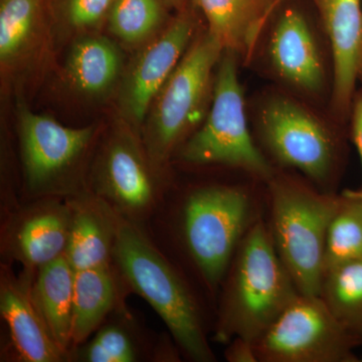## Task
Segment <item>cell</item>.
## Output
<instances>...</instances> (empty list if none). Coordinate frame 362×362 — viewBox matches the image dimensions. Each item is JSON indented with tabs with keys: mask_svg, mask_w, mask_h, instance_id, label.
Segmentation results:
<instances>
[{
	"mask_svg": "<svg viewBox=\"0 0 362 362\" xmlns=\"http://www.w3.org/2000/svg\"><path fill=\"white\" fill-rule=\"evenodd\" d=\"M78 357L86 362H133L137 359V350L125 330L107 325L83 347Z\"/></svg>",
	"mask_w": 362,
	"mask_h": 362,
	"instance_id": "cell-26",
	"label": "cell"
},
{
	"mask_svg": "<svg viewBox=\"0 0 362 362\" xmlns=\"http://www.w3.org/2000/svg\"><path fill=\"white\" fill-rule=\"evenodd\" d=\"M268 54L272 68L287 84L307 94L323 90L325 73L320 51L310 25L297 9H287L279 18Z\"/></svg>",
	"mask_w": 362,
	"mask_h": 362,
	"instance_id": "cell-13",
	"label": "cell"
},
{
	"mask_svg": "<svg viewBox=\"0 0 362 362\" xmlns=\"http://www.w3.org/2000/svg\"><path fill=\"white\" fill-rule=\"evenodd\" d=\"M122 71L123 57L118 45L96 33L78 37L66 59V80L85 96L101 97L110 92Z\"/></svg>",
	"mask_w": 362,
	"mask_h": 362,
	"instance_id": "cell-18",
	"label": "cell"
},
{
	"mask_svg": "<svg viewBox=\"0 0 362 362\" xmlns=\"http://www.w3.org/2000/svg\"><path fill=\"white\" fill-rule=\"evenodd\" d=\"M358 259H362V199L356 190H345L328 228L324 272Z\"/></svg>",
	"mask_w": 362,
	"mask_h": 362,
	"instance_id": "cell-24",
	"label": "cell"
},
{
	"mask_svg": "<svg viewBox=\"0 0 362 362\" xmlns=\"http://www.w3.org/2000/svg\"><path fill=\"white\" fill-rule=\"evenodd\" d=\"M361 344L320 296L301 293L254 342L261 362H359L354 349Z\"/></svg>",
	"mask_w": 362,
	"mask_h": 362,
	"instance_id": "cell-7",
	"label": "cell"
},
{
	"mask_svg": "<svg viewBox=\"0 0 362 362\" xmlns=\"http://www.w3.org/2000/svg\"><path fill=\"white\" fill-rule=\"evenodd\" d=\"M168 6L176 7L178 9H182L185 7V0H164Z\"/></svg>",
	"mask_w": 362,
	"mask_h": 362,
	"instance_id": "cell-29",
	"label": "cell"
},
{
	"mask_svg": "<svg viewBox=\"0 0 362 362\" xmlns=\"http://www.w3.org/2000/svg\"><path fill=\"white\" fill-rule=\"evenodd\" d=\"M230 270L216 339L255 342L299 294L261 220L240 240Z\"/></svg>",
	"mask_w": 362,
	"mask_h": 362,
	"instance_id": "cell-1",
	"label": "cell"
},
{
	"mask_svg": "<svg viewBox=\"0 0 362 362\" xmlns=\"http://www.w3.org/2000/svg\"><path fill=\"white\" fill-rule=\"evenodd\" d=\"M113 259L128 284L160 316L185 354L195 361L214 356L189 290L133 221L119 214Z\"/></svg>",
	"mask_w": 362,
	"mask_h": 362,
	"instance_id": "cell-2",
	"label": "cell"
},
{
	"mask_svg": "<svg viewBox=\"0 0 362 362\" xmlns=\"http://www.w3.org/2000/svg\"><path fill=\"white\" fill-rule=\"evenodd\" d=\"M350 121H351L352 141L356 145L362 163V90L356 92V96H354L351 113H350ZM356 192L362 199V187Z\"/></svg>",
	"mask_w": 362,
	"mask_h": 362,
	"instance_id": "cell-28",
	"label": "cell"
},
{
	"mask_svg": "<svg viewBox=\"0 0 362 362\" xmlns=\"http://www.w3.org/2000/svg\"><path fill=\"white\" fill-rule=\"evenodd\" d=\"M114 0H47V9L69 32L97 33L106 25Z\"/></svg>",
	"mask_w": 362,
	"mask_h": 362,
	"instance_id": "cell-25",
	"label": "cell"
},
{
	"mask_svg": "<svg viewBox=\"0 0 362 362\" xmlns=\"http://www.w3.org/2000/svg\"><path fill=\"white\" fill-rule=\"evenodd\" d=\"M28 277L16 279L6 266L0 279V313L21 361H63L66 352L52 337L33 302Z\"/></svg>",
	"mask_w": 362,
	"mask_h": 362,
	"instance_id": "cell-15",
	"label": "cell"
},
{
	"mask_svg": "<svg viewBox=\"0 0 362 362\" xmlns=\"http://www.w3.org/2000/svg\"><path fill=\"white\" fill-rule=\"evenodd\" d=\"M259 132L272 156L324 185L339 161L337 136L302 105L283 96L267 100L259 111Z\"/></svg>",
	"mask_w": 362,
	"mask_h": 362,
	"instance_id": "cell-8",
	"label": "cell"
},
{
	"mask_svg": "<svg viewBox=\"0 0 362 362\" xmlns=\"http://www.w3.org/2000/svg\"><path fill=\"white\" fill-rule=\"evenodd\" d=\"M280 1H281V0H277V6L279 4V2H280Z\"/></svg>",
	"mask_w": 362,
	"mask_h": 362,
	"instance_id": "cell-31",
	"label": "cell"
},
{
	"mask_svg": "<svg viewBox=\"0 0 362 362\" xmlns=\"http://www.w3.org/2000/svg\"><path fill=\"white\" fill-rule=\"evenodd\" d=\"M225 51L251 58L277 0H192Z\"/></svg>",
	"mask_w": 362,
	"mask_h": 362,
	"instance_id": "cell-17",
	"label": "cell"
},
{
	"mask_svg": "<svg viewBox=\"0 0 362 362\" xmlns=\"http://www.w3.org/2000/svg\"><path fill=\"white\" fill-rule=\"evenodd\" d=\"M223 45L206 32L192 42L159 90L145 119L143 145L154 169L206 118L213 100L214 78Z\"/></svg>",
	"mask_w": 362,
	"mask_h": 362,
	"instance_id": "cell-4",
	"label": "cell"
},
{
	"mask_svg": "<svg viewBox=\"0 0 362 362\" xmlns=\"http://www.w3.org/2000/svg\"><path fill=\"white\" fill-rule=\"evenodd\" d=\"M75 273L66 255L37 270L30 285L33 302L52 337L65 351L71 345Z\"/></svg>",
	"mask_w": 362,
	"mask_h": 362,
	"instance_id": "cell-19",
	"label": "cell"
},
{
	"mask_svg": "<svg viewBox=\"0 0 362 362\" xmlns=\"http://www.w3.org/2000/svg\"><path fill=\"white\" fill-rule=\"evenodd\" d=\"M359 78L362 81V58L361 62V68H359Z\"/></svg>",
	"mask_w": 362,
	"mask_h": 362,
	"instance_id": "cell-30",
	"label": "cell"
},
{
	"mask_svg": "<svg viewBox=\"0 0 362 362\" xmlns=\"http://www.w3.org/2000/svg\"><path fill=\"white\" fill-rule=\"evenodd\" d=\"M166 6L164 0H114L106 25L123 44L144 45L163 30Z\"/></svg>",
	"mask_w": 362,
	"mask_h": 362,
	"instance_id": "cell-23",
	"label": "cell"
},
{
	"mask_svg": "<svg viewBox=\"0 0 362 362\" xmlns=\"http://www.w3.org/2000/svg\"><path fill=\"white\" fill-rule=\"evenodd\" d=\"M319 296L342 327L362 341V259L324 272Z\"/></svg>",
	"mask_w": 362,
	"mask_h": 362,
	"instance_id": "cell-22",
	"label": "cell"
},
{
	"mask_svg": "<svg viewBox=\"0 0 362 362\" xmlns=\"http://www.w3.org/2000/svg\"><path fill=\"white\" fill-rule=\"evenodd\" d=\"M226 361L230 362H257L254 342L243 337H235L226 350Z\"/></svg>",
	"mask_w": 362,
	"mask_h": 362,
	"instance_id": "cell-27",
	"label": "cell"
},
{
	"mask_svg": "<svg viewBox=\"0 0 362 362\" xmlns=\"http://www.w3.org/2000/svg\"><path fill=\"white\" fill-rule=\"evenodd\" d=\"M181 160L197 165L221 164L269 181L275 175L247 127L237 54L223 51L216 66L213 100L201 127L183 142Z\"/></svg>",
	"mask_w": 362,
	"mask_h": 362,
	"instance_id": "cell-5",
	"label": "cell"
},
{
	"mask_svg": "<svg viewBox=\"0 0 362 362\" xmlns=\"http://www.w3.org/2000/svg\"><path fill=\"white\" fill-rule=\"evenodd\" d=\"M71 211L68 202H40L14 218L6 235L11 256L28 272L64 256L70 235Z\"/></svg>",
	"mask_w": 362,
	"mask_h": 362,
	"instance_id": "cell-14",
	"label": "cell"
},
{
	"mask_svg": "<svg viewBox=\"0 0 362 362\" xmlns=\"http://www.w3.org/2000/svg\"><path fill=\"white\" fill-rule=\"evenodd\" d=\"M47 0H0V63L11 68L35 45Z\"/></svg>",
	"mask_w": 362,
	"mask_h": 362,
	"instance_id": "cell-21",
	"label": "cell"
},
{
	"mask_svg": "<svg viewBox=\"0 0 362 362\" xmlns=\"http://www.w3.org/2000/svg\"><path fill=\"white\" fill-rule=\"evenodd\" d=\"M144 145L124 122L112 133L95 169V194L121 216L140 218L156 201V185Z\"/></svg>",
	"mask_w": 362,
	"mask_h": 362,
	"instance_id": "cell-11",
	"label": "cell"
},
{
	"mask_svg": "<svg viewBox=\"0 0 362 362\" xmlns=\"http://www.w3.org/2000/svg\"><path fill=\"white\" fill-rule=\"evenodd\" d=\"M251 197L243 188L213 185L187 197L183 237L207 284L216 287L240 240L255 223Z\"/></svg>",
	"mask_w": 362,
	"mask_h": 362,
	"instance_id": "cell-6",
	"label": "cell"
},
{
	"mask_svg": "<svg viewBox=\"0 0 362 362\" xmlns=\"http://www.w3.org/2000/svg\"><path fill=\"white\" fill-rule=\"evenodd\" d=\"M18 133L26 189L37 197L70 194L69 175L89 148L95 128H71L18 105Z\"/></svg>",
	"mask_w": 362,
	"mask_h": 362,
	"instance_id": "cell-9",
	"label": "cell"
},
{
	"mask_svg": "<svg viewBox=\"0 0 362 362\" xmlns=\"http://www.w3.org/2000/svg\"><path fill=\"white\" fill-rule=\"evenodd\" d=\"M332 52V107L338 120L350 119L362 58L361 0H314Z\"/></svg>",
	"mask_w": 362,
	"mask_h": 362,
	"instance_id": "cell-12",
	"label": "cell"
},
{
	"mask_svg": "<svg viewBox=\"0 0 362 362\" xmlns=\"http://www.w3.org/2000/svg\"><path fill=\"white\" fill-rule=\"evenodd\" d=\"M117 297L111 265L76 271L71 345L90 337L113 308Z\"/></svg>",
	"mask_w": 362,
	"mask_h": 362,
	"instance_id": "cell-20",
	"label": "cell"
},
{
	"mask_svg": "<svg viewBox=\"0 0 362 362\" xmlns=\"http://www.w3.org/2000/svg\"><path fill=\"white\" fill-rule=\"evenodd\" d=\"M269 185L271 218L268 230L274 247L298 291L319 296L326 238L341 195L317 192L288 176L274 175Z\"/></svg>",
	"mask_w": 362,
	"mask_h": 362,
	"instance_id": "cell-3",
	"label": "cell"
},
{
	"mask_svg": "<svg viewBox=\"0 0 362 362\" xmlns=\"http://www.w3.org/2000/svg\"><path fill=\"white\" fill-rule=\"evenodd\" d=\"M194 30V16L183 7L175 20L142 45L121 83L119 108L126 123L132 127L144 124L157 94L192 45Z\"/></svg>",
	"mask_w": 362,
	"mask_h": 362,
	"instance_id": "cell-10",
	"label": "cell"
},
{
	"mask_svg": "<svg viewBox=\"0 0 362 362\" xmlns=\"http://www.w3.org/2000/svg\"><path fill=\"white\" fill-rule=\"evenodd\" d=\"M70 235L66 257L74 270L110 265L119 214L97 194H75L68 202Z\"/></svg>",
	"mask_w": 362,
	"mask_h": 362,
	"instance_id": "cell-16",
	"label": "cell"
}]
</instances>
